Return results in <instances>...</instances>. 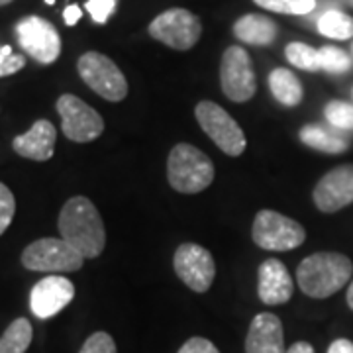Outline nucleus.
Segmentation results:
<instances>
[{"instance_id":"1","label":"nucleus","mask_w":353,"mask_h":353,"mask_svg":"<svg viewBox=\"0 0 353 353\" xmlns=\"http://www.w3.org/2000/svg\"><path fill=\"white\" fill-rule=\"evenodd\" d=\"M59 234L85 259L99 257L106 245V230L101 212L87 196H73L59 214Z\"/></svg>"},{"instance_id":"2","label":"nucleus","mask_w":353,"mask_h":353,"mask_svg":"<svg viewBox=\"0 0 353 353\" xmlns=\"http://www.w3.org/2000/svg\"><path fill=\"white\" fill-rule=\"evenodd\" d=\"M353 263L343 253L320 252L308 255L296 267V281L306 296L328 299L347 285Z\"/></svg>"},{"instance_id":"3","label":"nucleus","mask_w":353,"mask_h":353,"mask_svg":"<svg viewBox=\"0 0 353 353\" xmlns=\"http://www.w3.org/2000/svg\"><path fill=\"white\" fill-rule=\"evenodd\" d=\"M167 179L176 192L196 194L212 185L214 165L199 148L190 143H179L169 153Z\"/></svg>"},{"instance_id":"4","label":"nucleus","mask_w":353,"mask_h":353,"mask_svg":"<svg viewBox=\"0 0 353 353\" xmlns=\"http://www.w3.org/2000/svg\"><path fill=\"white\" fill-rule=\"evenodd\" d=\"M77 71L81 79L104 101L120 102L128 97V81L110 57L99 51H87L79 57Z\"/></svg>"},{"instance_id":"5","label":"nucleus","mask_w":353,"mask_h":353,"mask_svg":"<svg viewBox=\"0 0 353 353\" xmlns=\"http://www.w3.org/2000/svg\"><path fill=\"white\" fill-rule=\"evenodd\" d=\"M253 241L269 252H290L303 245L306 240L304 228L289 216L279 214L275 210L257 212L252 228Z\"/></svg>"},{"instance_id":"6","label":"nucleus","mask_w":353,"mask_h":353,"mask_svg":"<svg viewBox=\"0 0 353 353\" xmlns=\"http://www.w3.org/2000/svg\"><path fill=\"white\" fill-rule=\"evenodd\" d=\"M85 257L63 238H41L22 252V265L41 273H71L83 267Z\"/></svg>"},{"instance_id":"7","label":"nucleus","mask_w":353,"mask_h":353,"mask_svg":"<svg viewBox=\"0 0 353 353\" xmlns=\"http://www.w3.org/2000/svg\"><path fill=\"white\" fill-rule=\"evenodd\" d=\"M150 36L176 51H187L196 46L202 36V24L196 14L185 8H171L159 14L148 28Z\"/></svg>"},{"instance_id":"8","label":"nucleus","mask_w":353,"mask_h":353,"mask_svg":"<svg viewBox=\"0 0 353 353\" xmlns=\"http://www.w3.org/2000/svg\"><path fill=\"white\" fill-rule=\"evenodd\" d=\"M196 120L201 128L212 138L216 145L230 157H238L245 152V134L240 124L216 102L202 101L196 104Z\"/></svg>"},{"instance_id":"9","label":"nucleus","mask_w":353,"mask_h":353,"mask_svg":"<svg viewBox=\"0 0 353 353\" xmlns=\"http://www.w3.org/2000/svg\"><path fill=\"white\" fill-rule=\"evenodd\" d=\"M16 36L20 48L41 65L55 63L61 53V38L55 26L39 16L22 18L16 24Z\"/></svg>"},{"instance_id":"10","label":"nucleus","mask_w":353,"mask_h":353,"mask_svg":"<svg viewBox=\"0 0 353 353\" xmlns=\"http://www.w3.org/2000/svg\"><path fill=\"white\" fill-rule=\"evenodd\" d=\"M220 85L232 102H248L257 90L250 53L241 46H232L224 51L220 63Z\"/></svg>"},{"instance_id":"11","label":"nucleus","mask_w":353,"mask_h":353,"mask_svg":"<svg viewBox=\"0 0 353 353\" xmlns=\"http://www.w3.org/2000/svg\"><path fill=\"white\" fill-rule=\"evenodd\" d=\"M57 112L61 116L63 134L71 141L88 143L104 132V120H102L101 114L75 94L59 97Z\"/></svg>"},{"instance_id":"12","label":"nucleus","mask_w":353,"mask_h":353,"mask_svg":"<svg viewBox=\"0 0 353 353\" xmlns=\"http://www.w3.org/2000/svg\"><path fill=\"white\" fill-rule=\"evenodd\" d=\"M173 267L179 279L194 292H206L214 283V257L202 245H196V243L179 245L173 257Z\"/></svg>"},{"instance_id":"13","label":"nucleus","mask_w":353,"mask_h":353,"mask_svg":"<svg viewBox=\"0 0 353 353\" xmlns=\"http://www.w3.org/2000/svg\"><path fill=\"white\" fill-rule=\"evenodd\" d=\"M314 204L322 212H338L353 202V165L328 171L314 187Z\"/></svg>"},{"instance_id":"14","label":"nucleus","mask_w":353,"mask_h":353,"mask_svg":"<svg viewBox=\"0 0 353 353\" xmlns=\"http://www.w3.org/2000/svg\"><path fill=\"white\" fill-rule=\"evenodd\" d=\"M75 296V287L69 279L50 275L34 285L30 292V308L39 320L59 314Z\"/></svg>"},{"instance_id":"15","label":"nucleus","mask_w":353,"mask_h":353,"mask_svg":"<svg viewBox=\"0 0 353 353\" xmlns=\"http://www.w3.org/2000/svg\"><path fill=\"white\" fill-rule=\"evenodd\" d=\"M257 294L261 303L269 306H279V304L289 303L292 296V279H290L287 267L281 263L279 259H267L259 267L257 273Z\"/></svg>"},{"instance_id":"16","label":"nucleus","mask_w":353,"mask_h":353,"mask_svg":"<svg viewBox=\"0 0 353 353\" xmlns=\"http://www.w3.org/2000/svg\"><path fill=\"white\" fill-rule=\"evenodd\" d=\"M245 353H287L279 316L261 312L253 318L245 338Z\"/></svg>"},{"instance_id":"17","label":"nucleus","mask_w":353,"mask_h":353,"mask_svg":"<svg viewBox=\"0 0 353 353\" xmlns=\"http://www.w3.org/2000/svg\"><path fill=\"white\" fill-rule=\"evenodd\" d=\"M57 141V130L50 120H38L22 136H16L12 141L14 152L26 159L34 161H48L53 157Z\"/></svg>"},{"instance_id":"18","label":"nucleus","mask_w":353,"mask_h":353,"mask_svg":"<svg viewBox=\"0 0 353 353\" xmlns=\"http://www.w3.org/2000/svg\"><path fill=\"white\" fill-rule=\"evenodd\" d=\"M277 32V24L263 14H245L234 24L236 38L250 46H271Z\"/></svg>"},{"instance_id":"19","label":"nucleus","mask_w":353,"mask_h":353,"mask_svg":"<svg viewBox=\"0 0 353 353\" xmlns=\"http://www.w3.org/2000/svg\"><path fill=\"white\" fill-rule=\"evenodd\" d=\"M301 141L322 153H341L350 148V141L341 134V130L324 124H308L301 130Z\"/></svg>"},{"instance_id":"20","label":"nucleus","mask_w":353,"mask_h":353,"mask_svg":"<svg viewBox=\"0 0 353 353\" xmlns=\"http://www.w3.org/2000/svg\"><path fill=\"white\" fill-rule=\"evenodd\" d=\"M269 88L273 92V97L277 99L283 106H299L303 102L304 90L303 83L299 81V77L294 75L289 69L279 67L271 75H269Z\"/></svg>"},{"instance_id":"21","label":"nucleus","mask_w":353,"mask_h":353,"mask_svg":"<svg viewBox=\"0 0 353 353\" xmlns=\"http://www.w3.org/2000/svg\"><path fill=\"white\" fill-rule=\"evenodd\" d=\"M318 32L330 39H352L353 18L350 14L341 12L340 8H330L318 20Z\"/></svg>"},{"instance_id":"22","label":"nucleus","mask_w":353,"mask_h":353,"mask_svg":"<svg viewBox=\"0 0 353 353\" xmlns=\"http://www.w3.org/2000/svg\"><path fill=\"white\" fill-rule=\"evenodd\" d=\"M34 338L28 318H16L0 338V353H26Z\"/></svg>"},{"instance_id":"23","label":"nucleus","mask_w":353,"mask_h":353,"mask_svg":"<svg viewBox=\"0 0 353 353\" xmlns=\"http://www.w3.org/2000/svg\"><path fill=\"white\" fill-rule=\"evenodd\" d=\"M285 55H287V59H289L290 65H294V67H299V69H303V71L314 73V71H320V69H322V67H320V53H318V50L306 46V43H301V41H292V43H289L287 50H285Z\"/></svg>"},{"instance_id":"24","label":"nucleus","mask_w":353,"mask_h":353,"mask_svg":"<svg viewBox=\"0 0 353 353\" xmlns=\"http://www.w3.org/2000/svg\"><path fill=\"white\" fill-rule=\"evenodd\" d=\"M257 6L265 10L289 16H308L314 12L318 0H253Z\"/></svg>"},{"instance_id":"25","label":"nucleus","mask_w":353,"mask_h":353,"mask_svg":"<svg viewBox=\"0 0 353 353\" xmlns=\"http://www.w3.org/2000/svg\"><path fill=\"white\" fill-rule=\"evenodd\" d=\"M318 53H320V67L332 75H341V73L350 71V67H352L350 55L340 48L324 46L322 50H318Z\"/></svg>"},{"instance_id":"26","label":"nucleus","mask_w":353,"mask_h":353,"mask_svg":"<svg viewBox=\"0 0 353 353\" xmlns=\"http://www.w3.org/2000/svg\"><path fill=\"white\" fill-rule=\"evenodd\" d=\"M324 116H326L330 126L338 128V130H353V104L350 102H328Z\"/></svg>"},{"instance_id":"27","label":"nucleus","mask_w":353,"mask_h":353,"mask_svg":"<svg viewBox=\"0 0 353 353\" xmlns=\"http://www.w3.org/2000/svg\"><path fill=\"white\" fill-rule=\"evenodd\" d=\"M14 212H16V201L12 190L0 183V236L12 224Z\"/></svg>"},{"instance_id":"28","label":"nucleus","mask_w":353,"mask_h":353,"mask_svg":"<svg viewBox=\"0 0 353 353\" xmlns=\"http://www.w3.org/2000/svg\"><path fill=\"white\" fill-rule=\"evenodd\" d=\"M79 353H116V343H114L110 334H106V332H94L83 343V347H81Z\"/></svg>"},{"instance_id":"29","label":"nucleus","mask_w":353,"mask_h":353,"mask_svg":"<svg viewBox=\"0 0 353 353\" xmlns=\"http://www.w3.org/2000/svg\"><path fill=\"white\" fill-rule=\"evenodd\" d=\"M116 2L118 0H87L85 8L97 24H106L116 10Z\"/></svg>"},{"instance_id":"30","label":"nucleus","mask_w":353,"mask_h":353,"mask_svg":"<svg viewBox=\"0 0 353 353\" xmlns=\"http://www.w3.org/2000/svg\"><path fill=\"white\" fill-rule=\"evenodd\" d=\"M179 353H220L218 347L206 338H190L183 343Z\"/></svg>"},{"instance_id":"31","label":"nucleus","mask_w":353,"mask_h":353,"mask_svg":"<svg viewBox=\"0 0 353 353\" xmlns=\"http://www.w3.org/2000/svg\"><path fill=\"white\" fill-rule=\"evenodd\" d=\"M81 16H83V10L77 4H69L63 10V20L67 26H75L81 20Z\"/></svg>"},{"instance_id":"32","label":"nucleus","mask_w":353,"mask_h":353,"mask_svg":"<svg viewBox=\"0 0 353 353\" xmlns=\"http://www.w3.org/2000/svg\"><path fill=\"white\" fill-rule=\"evenodd\" d=\"M328 353H353V341L350 340H336L330 343Z\"/></svg>"},{"instance_id":"33","label":"nucleus","mask_w":353,"mask_h":353,"mask_svg":"<svg viewBox=\"0 0 353 353\" xmlns=\"http://www.w3.org/2000/svg\"><path fill=\"white\" fill-rule=\"evenodd\" d=\"M287 353H314V347L308 341H296L287 350Z\"/></svg>"},{"instance_id":"34","label":"nucleus","mask_w":353,"mask_h":353,"mask_svg":"<svg viewBox=\"0 0 353 353\" xmlns=\"http://www.w3.org/2000/svg\"><path fill=\"white\" fill-rule=\"evenodd\" d=\"M10 55H12V48H10V46H0V67H2V63H4Z\"/></svg>"},{"instance_id":"35","label":"nucleus","mask_w":353,"mask_h":353,"mask_svg":"<svg viewBox=\"0 0 353 353\" xmlns=\"http://www.w3.org/2000/svg\"><path fill=\"white\" fill-rule=\"evenodd\" d=\"M345 301H347V306L353 310V281H352V285H350V289H347V296H345Z\"/></svg>"},{"instance_id":"36","label":"nucleus","mask_w":353,"mask_h":353,"mask_svg":"<svg viewBox=\"0 0 353 353\" xmlns=\"http://www.w3.org/2000/svg\"><path fill=\"white\" fill-rule=\"evenodd\" d=\"M340 2H343V4H347V6H352L353 8V0H340Z\"/></svg>"},{"instance_id":"37","label":"nucleus","mask_w":353,"mask_h":353,"mask_svg":"<svg viewBox=\"0 0 353 353\" xmlns=\"http://www.w3.org/2000/svg\"><path fill=\"white\" fill-rule=\"evenodd\" d=\"M12 0H0V6H6V4H10Z\"/></svg>"},{"instance_id":"38","label":"nucleus","mask_w":353,"mask_h":353,"mask_svg":"<svg viewBox=\"0 0 353 353\" xmlns=\"http://www.w3.org/2000/svg\"><path fill=\"white\" fill-rule=\"evenodd\" d=\"M46 2H48V4H55V0H46Z\"/></svg>"}]
</instances>
